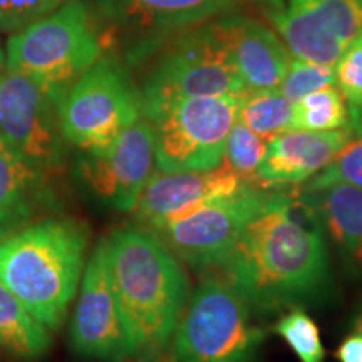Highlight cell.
I'll list each match as a JSON object with an SVG mask.
<instances>
[{
    "label": "cell",
    "instance_id": "cell-1",
    "mask_svg": "<svg viewBox=\"0 0 362 362\" xmlns=\"http://www.w3.org/2000/svg\"><path fill=\"white\" fill-rule=\"evenodd\" d=\"M218 270L252 310L307 304L330 285L327 240L300 198L270 193Z\"/></svg>",
    "mask_w": 362,
    "mask_h": 362
},
{
    "label": "cell",
    "instance_id": "cell-2",
    "mask_svg": "<svg viewBox=\"0 0 362 362\" xmlns=\"http://www.w3.org/2000/svg\"><path fill=\"white\" fill-rule=\"evenodd\" d=\"M112 288L138 352L155 357L173 337L189 297L180 260L155 233L128 226L104 238Z\"/></svg>",
    "mask_w": 362,
    "mask_h": 362
},
{
    "label": "cell",
    "instance_id": "cell-3",
    "mask_svg": "<svg viewBox=\"0 0 362 362\" xmlns=\"http://www.w3.org/2000/svg\"><path fill=\"white\" fill-rule=\"evenodd\" d=\"M88 243V226L52 215L0 242V280L51 332L78 293Z\"/></svg>",
    "mask_w": 362,
    "mask_h": 362
},
{
    "label": "cell",
    "instance_id": "cell-4",
    "mask_svg": "<svg viewBox=\"0 0 362 362\" xmlns=\"http://www.w3.org/2000/svg\"><path fill=\"white\" fill-rule=\"evenodd\" d=\"M103 52V39L88 4L67 0L49 16L8 35L6 67L34 81L59 104Z\"/></svg>",
    "mask_w": 362,
    "mask_h": 362
},
{
    "label": "cell",
    "instance_id": "cell-5",
    "mask_svg": "<svg viewBox=\"0 0 362 362\" xmlns=\"http://www.w3.org/2000/svg\"><path fill=\"white\" fill-rule=\"evenodd\" d=\"M226 280L206 279L188 297L173 332V362H255L265 330Z\"/></svg>",
    "mask_w": 362,
    "mask_h": 362
},
{
    "label": "cell",
    "instance_id": "cell-6",
    "mask_svg": "<svg viewBox=\"0 0 362 362\" xmlns=\"http://www.w3.org/2000/svg\"><path fill=\"white\" fill-rule=\"evenodd\" d=\"M247 90L228 49L211 25L194 27L170 40L143 81L141 115L187 98L228 96Z\"/></svg>",
    "mask_w": 362,
    "mask_h": 362
},
{
    "label": "cell",
    "instance_id": "cell-7",
    "mask_svg": "<svg viewBox=\"0 0 362 362\" xmlns=\"http://www.w3.org/2000/svg\"><path fill=\"white\" fill-rule=\"evenodd\" d=\"M66 141L81 151L111 146L141 117V96L115 57H99L72 83L57 104Z\"/></svg>",
    "mask_w": 362,
    "mask_h": 362
},
{
    "label": "cell",
    "instance_id": "cell-8",
    "mask_svg": "<svg viewBox=\"0 0 362 362\" xmlns=\"http://www.w3.org/2000/svg\"><path fill=\"white\" fill-rule=\"evenodd\" d=\"M242 94L178 99L149 115L155 163L163 173L216 168L238 116Z\"/></svg>",
    "mask_w": 362,
    "mask_h": 362
},
{
    "label": "cell",
    "instance_id": "cell-9",
    "mask_svg": "<svg viewBox=\"0 0 362 362\" xmlns=\"http://www.w3.org/2000/svg\"><path fill=\"white\" fill-rule=\"evenodd\" d=\"M269 194L250 187L232 197L175 211L149 232L155 233L176 259L194 269H218Z\"/></svg>",
    "mask_w": 362,
    "mask_h": 362
},
{
    "label": "cell",
    "instance_id": "cell-10",
    "mask_svg": "<svg viewBox=\"0 0 362 362\" xmlns=\"http://www.w3.org/2000/svg\"><path fill=\"white\" fill-rule=\"evenodd\" d=\"M0 138L45 175L66 166L69 143L59 124L56 101L7 67L0 76Z\"/></svg>",
    "mask_w": 362,
    "mask_h": 362
},
{
    "label": "cell",
    "instance_id": "cell-11",
    "mask_svg": "<svg viewBox=\"0 0 362 362\" xmlns=\"http://www.w3.org/2000/svg\"><path fill=\"white\" fill-rule=\"evenodd\" d=\"M69 337L74 352L88 359L123 362L138 354L128 319L112 288L104 238L90 253L81 277Z\"/></svg>",
    "mask_w": 362,
    "mask_h": 362
},
{
    "label": "cell",
    "instance_id": "cell-12",
    "mask_svg": "<svg viewBox=\"0 0 362 362\" xmlns=\"http://www.w3.org/2000/svg\"><path fill=\"white\" fill-rule=\"evenodd\" d=\"M155 166V133L151 123L141 116L111 146L81 153L74 175L106 206L133 211Z\"/></svg>",
    "mask_w": 362,
    "mask_h": 362
},
{
    "label": "cell",
    "instance_id": "cell-13",
    "mask_svg": "<svg viewBox=\"0 0 362 362\" xmlns=\"http://www.w3.org/2000/svg\"><path fill=\"white\" fill-rule=\"evenodd\" d=\"M248 0H89L93 11L128 42V59L141 61L160 39L216 19Z\"/></svg>",
    "mask_w": 362,
    "mask_h": 362
},
{
    "label": "cell",
    "instance_id": "cell-14",
    "mask_svg": "<svg viewBox=\"0 0 362 362\" xmlns=\"http://www.w3.org/2000/svg\"><path fill=\"white\" fill-rule=\"evenodd\" d=\"M270 21L293 57L334 67L362 30V0H287Z\"/></svg>",
    "mask_w": 362,
    "mask_h": 362
},
{
    "label": "cell",
    "instance_id": "cell-15",
    "mask_svg": "<svg viewBox=\"0 0 362 362\" xmlns=\"http://www.w3.org/2000/svg\"><path fill=\"white\" fill-rule=\"evenodd\" d=\"M250 187V180L238 175L225 161L203 171L163 173L158 170L144 185L133 211L143 228L153 230L175 211L232 197Z\"/></svg>",
    "mask_w": 362,
    "mask_h": 362
},
{
    "label": "cell",
    "instance_id": "cell-16",
    "mask_svg": "<svg viewBox=\"0 0 362 362\" xmlns=\"http://www.w3.org/2000/svg\"><path fill=\"white\" fill-rule=\"evenodd\" d=\"M354 138V129H287L269 139L255 178L264 188H284L309 181L329 165Z\"/></svg>",
    "mask_w": 362,
    "mask_h": 362
},
{
    "label": "cell",
    "instance_id": "cell-17",
    "mask_svg": "<svg viewBox=\"0 0 362 362\" xmlns=\"http://www.w3.org/2000/svg\"><path fill=\"white\" fill-rule=\"evenodd\" d=\"M210 25L228 49L247 89L279 88L292 57L277 34L255 19L237 13L210 22Z\"/></svg>",
    "mask_w": 362,
    "mask_h": 362
},
{
    "label": "cell",
    "instance_id": "cell-18",
    "mask_svg": "<svg viewBox=\"0 0 362 362\" xmlns=\"http://www.w3.org/2000/svg\"><path fill=\"white\" fill-rule=\"evenodd\" d=\"M56 210L47 175L0 138V242Z\"/></svg>",
    "mask_w": 362,
    "mask_h": 362
},
{
    "label": "cell",
    "instance_id": "cell-19",
    "mask_svg": "<svg viewBox=\"0 0 362 362\" xmlns=\"http://www.w3.org/2000/svg\"><path fill=\"white\" fill-rule=\"evenodd\" d=\"M298 198L319 220L349 272L362 279V188L339 183L302 189Z\"/></svg>",
    "mask_w": 362,
    "mask_h": 362
},
{
    "label": "cell",
    "instance_id": "cell-20",
    "mask_svg": "<svg viewBox=\"0 0 362 362\" xmlns=\"http://www.w3.org/2000/svg\"><path fill=\"white\" fill-rule=\"evenodd\" d=\"M51 342V330L0 280V349L21 361H37L49 351Z\"/></svg>",
    "mask_w": 362,
    "mask_h": 362
},
{
    "label": "cell",
    "instance_id": "cell-21",
    "mask_svg": "<svg viewBox=\"0 0 362 362\" xmlns=\"http://www.w3.org/2000/svg\"><path fill=\"white\" fill-rule=\"evenodd\" d=\"M238 121L262 138L270 139L291 129L292 103L274 89H247L240 96Z\"/></svg>",
    "mask_w": 362,
    "mask_h": 362
},
{
    "label": "cell",
    "instance_id": "cell-22",
    "mask_svg": "<svg viewBox=\"0 0 362 362\" xmlns=\"http://www.w3.org/2000/svg\"><path fill=\"white\" fill-rule=\"evenodd\" d=\"M351 110L336 84L325 86L292 104L291 129L332 131L346 128Z\"/></svg>",
    "mask_w": 362,
    "mask_h": 362
},
{
    "label": "cell",
    "instance_id": "cell-23",
    "mask_svg": "<svg viewBox=\"0 0 362 362\" xmlns=\"http://www.w3.org/2000/svg\"><path fill=\"white\" fill-rule=\"evenodd\" d=\"M275 332L284 339L300 362H324L325 349L319 327L302 309H293L275 324Z\"/></svg>",
    "mask_w": 362,
    "mask_h": 362
},
{
    "label": "cell",
    "instance_id": "cell-24",
    "mask_svg": "<svg viewBox=\"0 0 362 362\" xmlns=\"http://www.w3.org/2000/svg\"><path fill=\"white\" fill-rule=\"evenodd\" d=\"M267 146L269 139L253 133L242 121L237 119L226 139L223 161L243 178L252 180L255 178L257 170L264 161Z\"/></svg>",
    "mask_w": 362,
    "mask_h": 362
},
{
    "label": "cell",
    "instance_id": "cell-25",
    "mask_svg": "<svg viewBox=\"0 0 362 362\" xmlns=\"http://www.w3.org/2000/svg\"><path fill=\"white\" fill-rule=\"evenodd\" d=\"M339 183L362 188V131L337 153V156L319 175L309 180L304 189L324 188Z\"/></svg>",
    "mask_w": 362,
    "mask_h": 362
},
{
    "label": "cell",
    "instance_id": "cell-26",
    "mask_svg": "<svg viewBox=\"0 0 362 362\" xmlns=\"http://www.w3.org/2000/svg\"><path fill=\"white\" fill-rule=\"evenodd\" d=\"M330 84H336L334 67L292 57L282 83L279 84V90L293 104L307 94Z\"/></svg>",
    "mask_w": 362,
    "mask_h": 362
},
{
    "label": "cell",
    "instance_id": "cell-27",
    "mask_svg": "<svg viewBox=\"0 0 362 362\" xmlns=\"http://www.w3.org/2000/svg\"><path fill=\"white\" fill-rule=\"evenodd\" d=\"M336 86L349 110H362V30L347 44L334 66Z\"/></svg>",
    "mask_w": 362,
    "mask_h": 362
},
{
    "label": "cell",
    "instance_id": "cell-28",
    "mask_svg": "<svg viewBox=\"0 0 362 362\" xmlns=\"http://www.w3.org/2000/svg\"><path fill=\"white\" fill-rule=\"evenodd\" d=\"M67 0H0V33H19L33 22L42 19Z\"/></svg>",
    "mask_w": 362,
    "mask_h": 362
},
{
    "label": "cell",
    "instance_id": "cell-29",
    "mask_svg": "<svg viewBox=\"0 0 362 362\" xmlns=\"http://www.w3.org/2000/svg\"><path fill=\"white\" fill-rule=\"evenodd\" d=\"M336 357L339 362H362V336L352 332L337 347Z\"/></svg>",
    "mask_w": 362,
    "mask_h": 362
},
{
    "label": "cell",
    "instance_id": "cell-30",
    "mask_svg": "<svg viewBox=\"0 0 362 362\" xmlns=\"http://www.w3.org/2000/svg\"><path fill=\"white\" fill-rule=\"evenodd\" d=\"M351 325H352V332H356V334H359V336H362V305L359 307V309H357Z\"/></svg>",
    "mask_w": 362,
    "mask_h": 362
},
{
    "label": "cell",
    "instance_id": "cell-31",
    "mask_svg": "<svg viewBox=\"0 0 362 362\" xmlns=\"http://www.w3.org/2000/svg\"><path fill=\"white\" fill-rule=\"evenodd\" d=\"M6 71V51L2 49V44H0V76Z\"/></svg>",
    "mask_w": 362,
    "mask_h": 362
},
{
    "label": "cell",
    "instance_id": "cell-32",
    "mask_svg": "<svg viewBox=\"0 0 362 362\" xmlns=\"http://www.w3.org/2000/svg\"><path fill=\"white\" fill-rule=\"evenodd\" d=\"M133 362H153V357L151 356H144V357H141V359L133 361Z\"/></svg>",
    "mask_w": 362,
    "mask_h": 362
}]
</instances>
